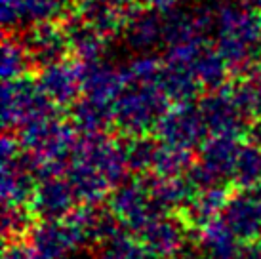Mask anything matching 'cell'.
<instances>
[{
	"label": "cell",
	"instance_id": "5b68a950",
	"mask_svg": "<svg viewBox=\"0 0 261 259\" xmlns=\"http://www.w3.org/2000/svg\"><path fill=\"white\" fill-rule=\"evenodd\" d=\"M48 79H50V92L51 95H56L59 99H67V97H71L73 95V79L69 76V72H63L56 69V71H51V74H48Z\"/></svg>",
	"mask_w": 261,
	"mask_h": 259
},
{
	"label": "cell",
	"instance_id": "8992f818",
	"mask_svg": "<svg viewBox=\"0 0 261 259\" xmlns=\"http://www.w3.org/2000/svg\"><path fill=\"white\" fill-rule=\"evenodd\" d=\"M4 259H40L35 253V250H27V248H12L10 252H6Z\"/></svg>",
	"mask_w": 261,
	"mask_h": 259
},
{
	"label": "cell",
	"instance_id": "3957f363",
	"mask_svg": "<svg viewBox=\"0 0 261 259\" xmlns=\"http://www.w3.org/2000/svg\"><path fill=\"white\" fill-rule=\"evenodd\" d=\"M204 252L208 259H232L237 253V244L231 230L212 227L204 235Z\"/></svg>",
	"mask_w": 261,
	"mask_h": 259
},
{
	"label": "cell",
	"instance_id": "7a4b0ae2",
	"mask_svg": "<svg viewBox=\"0 0 261 259\" xmlns=\"http://www.w3.org/2000/svg\"><path fill=\"white\" fill-rule=\"evenodd\" d=\"M145 240L149 253L159 255V257L174 255L179 250V246H181V237H179V232L172 225H154V227H149Z\"/></svg>",
	"mask_w": 261,
	"mask_h": 259
},
{
	"label": "cell",
	"instance_id": "6da1fadb",
	"mask_svg": "<svg viewBox=\"0 0 261 259\" xmlns=\"http://www.w3.org/2000/svg\"><path fill=\"white\" fill-rule=\"evenodd\" d=\"M80 235L74 227H46L35 238V253L40 259H61L79 244Z\"/></svg>",
	"mask_w": 261,
	"mask_h": 259
},
{
	"label": "cell",
	"instance_id": "277c9868",
	"mask_svg": "<svg viewBox=\"0 0 261 259\" xmlns=\"http://www.w3.org/2000/svg\"><path fill=\"white\" fill-rule=\"evenodd\" d=\"M103 259H147V252L128 240H115L103 253Z\"/></svg>",
	"mask_w": 261,
	"mask_h": 259
}]
</instances>
